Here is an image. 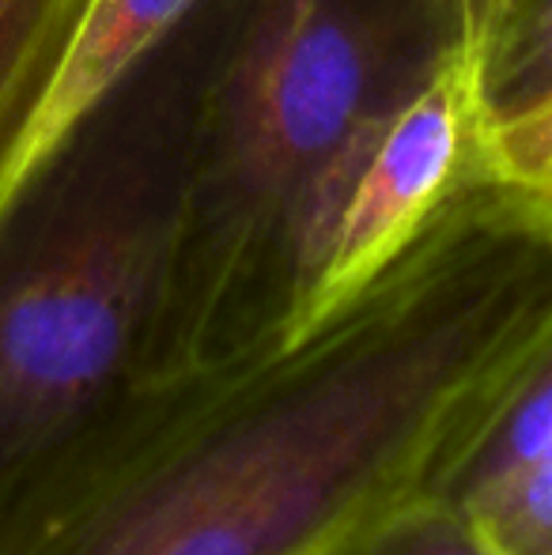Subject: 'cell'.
Listing matches in <instances>:
<instances>
[{"mask_svg": "<svg viewBox=\"0 0 552 555\" xmlns=\"http://www.w3.org/2000/svg\"><path fill=\"white\" fill-rule=\"evenodd\" d=\"M386 95L378 38L348 0H266L246 23L197 159L175 182L163 382L284 340L303 205Z\"/></svg>", "mask_w": 552, "mask_h": 555, "instance_id": "3957f363", "label": "cell"}, {"mask_svg": "<svg viewBox=\"0 0 552 555\" xmlns=\"http://www.w3.org/2000/svg\"><path fill=\"white\" fill-rule=\"evenodd\" d=\"M473 76L485 129L552 99V0H496Z\"/></svg>", "mask_w": 552, "mask_h": 555, "instance_id": "52a82bcc", "label": "cell"}, {"mask_svg": "<svg viewBox=\"0 0 552 555\" xmlns=\"http://www.w3.org/2000/svg\"><path fill=\"white\" fill-rule=\"evenodd\" d=\"M435 4H439L442 23H447V38H442V42L462 46V50L473 57L496 0H435Z\"/></svg>", "mask_w": 552, "mask_h": 555, "instance_id": "30bf717a", "label": "cell"}, {"mask_svg": "<svg viewBox=\"0 0 552 555\" xmlns=\"http://www.w3.org/2000/svg\"><path fill=\"white\" fill-rule=\"evenodd\" d=\"M552 318V242L473 182L310 333L152 382L0 555H330L427 488Z\"/></svg>", "mask_w": 552, "mask_h": 555, "instance_id": "6da1fadb", "label": "cell"}, {"mask_svg": "<svg viewBox=\"0 0 552 555\" xmlns=\"http://www.w3.org/2000/svg\"><path fill=\"white\" fill-rule=\"evenodd\" d=\"M427 488L465 506L508 555H552V318L450 442Z\"/></svg>", "mask_w": 552, "mask_h": 555, "instance_id": "5b68a950", "label": "cell"}, {"mask_svg": "<svg viewBox=\"0 0 552 555\" xmlns=\"http://www.w3.org/2000/svg\"><path fill=\"white\" fill-rule=\"evenodd\" d=\"M480 106L473 57L442 42L341 144L303 205L287 269L284 340L363 295L477 182Z\"/></svg>", "mask_w": 552, "mask_h": 555, "instance_id": "277c9868", "label": "cell"}, {"mask_svg": "<svg viewBox=\"0 0 552 555\" xmlns=\"http://www.w3.org/2000/svg\"><path fill=\"white\" fill-rule=\"evenodd\" d=\"M84 0H0V201L27 175Z\"/></svg>", "mask_w": 552, "mask_h": 555, "instance_id": "8992f818", "label": "cell"}, {"mask_svg": "<svg viewBox=\"0 0 552 555\" xmlns=\"http://www.w3.org/2000/svg\"><path fill=\"white\" fill-rule=\"evenodd\" d=\"M477 182L518 223L552 242V99L480 132Z\"/></svg>", "mask_w": 552, "mask_h": 555, "instance_id": "ba28073f", "label": "cell"}, {"mask_svg": "<svg viewBox=\"0 0 552 555\" xmlns=\"http://www.w3.org/2000/svg\"><path fill=\"white\" fill-rule=\"evenodd\" d=\"M175 182L111 99L0 201V537L159 374Z\"/></svg>", "mask_w": 552, "mask_h": 555, "instance_id": "7a4b0ae2", "label": "cell"}, {"mask_svg": "<svg viewBox=\"0 0 552 555\" xmlns=\"http://www.w3.org/2000/svg\"><path fill=\"white\" fill-rule=\"evenodd\" d=\"M330 555H508L465 506L432 488L378 511Z\"/></svg>", "mask_w": 552, "mask_h": 555, "instance_id": "9c48e42d", "label": "cell"}]
</instances>
